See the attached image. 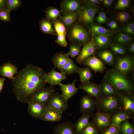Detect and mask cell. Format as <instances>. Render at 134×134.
Instances as JSON below:
<instances>
[{
	"label": "cell",
	"mask_w": 134,
	"mask_h": 134,
	"mask_svg": "<svg viewBox=\"0 0 134 134\" xmlns=\"http://www.w3.org/2000/svg\"><path fill=\"white\" fill-rule=\"evenodd\" d=\"M46 73L42 68L31 64L19 71L12 81V90L16 99L27 103L33 94L45 87Z\"/></svg>",
	"instance_id": "6da1fadb"
},
{
	"label": "cell",
	"mask_w": 134,
	"mask_h": 134,
	"mask_svg": "<svg viewBox=\"0 0 134 134\" xmlns=\"http://www.w3.org/2000/svg\"><path fill=\"white\" fill-rule=\"evenodd\" d=\"M104 78L110 83L117 91L134 96L133 82L128 76L113 68L106 70Z\"/></svg>",
	"instance_id": "7a4b0ae2"
},
{
	"label": "cell",
	"mask_w": 134,
	"mask_h": 134,
	"mask_svg": "<svg viewBox=\"0 0 134 134\" xmlns=\"http://www.w3.org/2000/svg\"><path fill=\"white\" fill-rule=\"evenodd\" d=\"M86 27L76 21L67 30L66 36L71 43L82 46L91 41V34L88 28L87 29Z\"/></svg>",
	"instance_id": "3957f363"
},
{
	"label": "cell",
	"mask_w": 134,
	"mask_h": 134,
	"mask_svg": "<svg viewBox=\"0 0 134 134\" xmlns=\"http://www.w3.org/2000/svg\"><path fill=\"white\" fill-rule=\"evenodd\" d=\"M96 99L97 112L110 116L122 110V106L117 95L101 97Z\"/></svg>",
	"instance_id": "277c9868"
},
{
	"label": "cell",
	"mask_w": 134,
	"mask_h": 134,
	"mask_svg": "<svg viewBox=\"0 0 134 134\" xmlns=\"http://www.w3.org/2000/svg\"><path fill=\"white\" fill-rule=\"evenodd\" d=\"M83 5L77 15V22L88 27L93 23L95 16L99 10L97 5L90 4L84 0Z\"/></svg>",
	"instance_id": "5b68a950"
},
{
	"label": "cell",
	"mask_w": 134,
	"mask_h": 134,
	"mask_svg": "<svg viewBox=\"0 0 134 134\" xmlns=\"http://www.w3.org/2000/svg\"><path fill=\"white\" fill-rule=\"evenodd\" d=\"M113 68L125 75L128 76L134 69V58L127 55L118 56L114 65Z\"/></svg>",
	"instance_id": "8992f818"
},
{
	"label": "cell",
	"mask_w": 134,
	"mask_h": 134,
	"mask_svg": "<svg viewBox=\"0 0 134 134\" xmlns=\"http://www.w3.org/2000/svg\"><path fill=\"white\" fill-rule=\"evenodd\" d=\"M55 91L54 88L51 86L41 88L31 95L27 103L30 101H35L46 105L53 96Z\"/></svg>",
	"instance_id": "52a82bcc"
},
{
	"label": "cell",
	"mask_w": 134,
	"mask_h": 134,
	"mask_svg": "<svg viewBox=\"0 0 134 134\" xmlns=\"http://www.w3.org/2000/svg\"><path fill=\"white\" fill-rule=\"evenodd\" d=\"M84 0H63L60 4V10L63 14L68 13L78 14L82 8Z\"/></svg>",
	"instance_id": "ba28073f"
},
{
	"label": "cell",
	"mask_w": 134,
	"mask_h": 134,
	"mask_svg": "<svg viewBox=\"0 0 134 134\" xmlns=\"http://www.w3.org/2000/svg\"><path fill=\"white\" fill-rule=\"evenodd\" d=\"M94 115L91 122L100 133L110 126V116L109 115L96 112Z\"/></svg>",
	"instance_id": "9c48e42d"
},
{
	"label": "cell",
	"mask_w": 134,
	"mask_h": 134,
	"mask_svg": "<svg viewBox=\"0 0 134 134\" xmlns=\"http://www.w3.org/2000/svg\"><path fill=\"white\" fill-rule=\"evenodd\" d=\"M82 47L80 53L76 58L77 61L79 64H82L88 58L95 55L98 50L92 37L90 41Z\"/></svg>",
	"instance_id": "30bf717a"
},
{
	"label": "cell",
	"mask_w": 134,
	"mask_h": 134,
	"mask_svg": "<svg viewBox=\"0 0 134 134\" xmlns=\"http://www.w3.org/2000/svg\"><path fill=\"white\" fill-rule=\"evenodd\" d=\"M46 106L53 108L62 113L68 107V101L65 100L58 93H55L46 104Z\"/></svg>",
	"instance_id": "8fae6325"
},
{
	"label": "cell",
	"mask_w": 134,
	"mask_h": 134,
	"mask_svg": "<svg viewBox=\"0 0 134 134\" xmlns=\"http://www.w3.org/2000/svg\"><path fill=\"white\" fill-rule=\"evenodd\" d=\"M117 95L122 105V110L134 116V96L118 91Z\"/></svg>",
	"instance_id": "7c38bea8"
},
{
	"label": "cell",
	"mask_w": 134,
	"mask_h": 134,
	"mask_svg": "<svg viewBox=\"0 0 134 134\" xmlns=\"http://www.w3.org/2000/svg\"><path fill=\"white\" fill-rule=\"evenodd\" d=\"M82 64L89 67L95 73L97 72L103 73L106 69L104 63L95 55L86 59Z\"/></svg>",
	"instance_id": "4fadbf2b"
},
{
	"label": "cell",
	"mask_w": 134,
	"mask_h": 134,
	"mask_svg": "<svg viewBox=\"0 0 134 134\" xmlns=\"http://www.w3.org/2000/svg\"><path fill=\"white\" fill-rule=\"evenodd\" d=\"M67 78L65 74L61 72L57 71L54 67L49 72L46 73L45 77L46 83H48L52 86L59 85L61 82L66 79Z\"/></svg>",
	"instance_id": "5bb4252c"
},
{
	"label": "cell",
	"mask_w": 134,
	"mask_h": 134,
	"mask_svg": "<svg viewBox=\"0 0 134 134\" xmlns=\"http://www.w3.org/2000/svg\"><path fill=\"white\" fill-rule=\"evenodd\" d=\"M80 112L82 114L93 112L96 109V100L88 95L83 96L80 102Z\"/></svg>",
	"instance_id": "9a60e30c"
},
{
	"label": "cell",
	"mask_w": 134,
	"mask_h": 134,
	"mask_svg": "<svg viewBox=\"0 0 134 134\" xmlns=\"http://www.w3.org/2000/svg\"><path fill=\"white\" fill-rule=\"evenodd\" d=\"M27 103V110L29 114L35 118L41 120L46 105L35 101H30Z\"/></svg>",
	"instance_id": "2e32d148"
},
{
	"label": "cell",
	"mask_w": 134,
	"mask_h": 134,
	"mask_svg": "<svg viewBox=\"0 0 134 134\" xmlns=\"http://www.w3.org/2000/svg\"><path fill=\"white\" fill-rule=\"evenodd\" d=\"M78 88L84 90L87 95L96 99L101 97L100 84L89 81L82 84Z\"/></svg>",
	"instance_id": "e0dca14e"
},
{
	"label": "cell",
	"mask_w": 134,
	"mask_h": 134,
	"mask_svg": "<svg viewBox=\"0 0 134 134\" xmlns=\"http://www.w3.org/2000/svg\"><path fill=\"white\" fill-rule=\"evenodd\" d=\"M62 113L51 107L46 106L41 120L49 122H59L61 120Z\"/></svg>",
	"instance_id": "ac0fdd59"
},
{
	"label": "cell",
	"mask_w": 134,
	"mask_h": 134,
	"mask_svg": "<svg viewBox=\"0 0 134 134\" xmlns=\"http://www.w3.org/2000/svg\"><path fill=\"white\" fill-rule=\"evenodd\" d=\"M18 73L17 67L9 61L0 67V75L4 77H8L12 81L15 78L14 75Z\"/></svg>",
	"instance_id": "d6986e66"
},
{
	"label": "cell",
	"mask_w": 134,
	"mask_h": 134,
	"mask_svg": "<svg viewBox=\"0 0 134 134\" xmlns=\"http://www.w3.org/2000/svg\"><path fill=\"white\" fill-rule=\"evenodd\" d=\"M76 81L75 79L71 83L64 84L61 83L59 85L62 92L61 96L66 100L68 101L77 93L78 89L75 86Z\"/></svg>",
	"instance_id": "ffe728a7"
},
{
	"label": "cell",
	"mask_w": 134,
	"mask_h": 134,
	"mask_svg": "<svg viewBox=\"0 0 134 134\" xmlns=\"http://www.w3.org/2000/svg\"><path fill=\"white\" fill-rule=\"evenodd\" d=\"M54 134H77L72 123L65 121L57 125L54 127Z\"/></svg>",
	"instance_id": "44dd1931"
},
{
	"label": "cell",
	"mask_w": 134,
	"mask_h": 134,
	"mask_svg": "<svg viewBox=\"0 0 134 134\" xmlns=\"http://www.w3.org/2000/svg\"><path fill=\"white\" fill-rule=\"evenodd\" d=\"M134 118V116L126 111L122 110H118L110 116V126L114 125L119 127L122 122Z\"/></svg>",
	"instance_id": "7402d4cb"
},
{
	"label": "cell",
	"mask_w": 134,
	"mask_h": 134,
	"mask_svg": "<svg viewBox=\"0 0 134 134\" xmlns=\"http://www.w3.org/2000/svg\"><path fill=\"white\" fill-rule=\"evenodd\" d=\"M97 57L104 63L110 66H114L116 59L113 52L106 49L100 50L97 53Z\"/></svg>",
	"instance_id": "603a6c76"
},
{
	"label": "cell",
	"mask_w": 134,
	"mask_h": 134,
	"mask_svg": "<svg viewBox=\"0 0 134 134\" xmlns=\"http://www.w3.org/2000/svg\"><path fill=\"white\" fill-rule=\"evenodd\" d=\"M99 84L101 97L117 95L118 91L110 83L104 78Z\"/></svg>",
	"instance_id": "cb8c5ba5"
},
{
	"label": "cell",
	"mask_w": 134,
	"mask_h": 134,
	"mask_svg": "<svg viewBox=\"0 0 134 134\" xmlns=\"http://www.w3.org/2000/svg\"><path fill=\"white\" fill-rule=\"evenodd\" d=\"M70 59L67 53L61 52L56 53L53 56L51 60L54 68L58 69L66 65Z\"/></svg>",
	"instance_id": "d4e9b609"
},
{
	"label": "cell",
	"mask_w": 134,
	"mask_h": 134,
	"mask_svg": "<svg viewBox=\"0 0 134 134\" xmlns=\"http://www.w3.org/2000/svg\"><path fill=\"white\" fill-rule=\"evenodd\" d=\"M110 36L103 35H93L94 41L98 50L105 49L109 47L112 43Z\"/></svg>",
	"instance_id": "484cf974"
},
{
	"label": "cell",
	"mask_w": 134,
	"mask_h": 134,
	"mask_svg": "<svg viewBox=\"0 0 134 134\" xmlns=\"http://www.w3.org/2000/svg\"><path fill=\"white\" fill-rule=\"evenodd\" d=\"M93 112L87 113L82 114V115L74 124L77 134H81L84 128L88 124L91 117L94 115Z\"/></svg>",
	"instance_id": "4316f807"
},
{
	"label": "cell",
	"mask_w": 134,
	"mask_h": 134,
	"mask_svg": "<svg viewBox=\"0 0 134 134\" xmlns=\"http://www.w3.org/2000/svg\"><path fill=\"white\" fill-rule=\"evenodd\" d=\"M89 31L93 35H103L111 36L114 33L101 26L94 24L88 27Z\"/></svg>",
	"instance_id": "83f0119b"
},
{
	"label": "cell",
	"mask_w": 134,
	"mask_h": 134,
	"mask_svg": "<svg viewBox=\"0 0 134 134\" xmlns=\"http://www.w3.org/2000/svg\"><path fill=\"white\" fill-rule=\"evenodd\" d=\"M39 25L40 29L43 33L52 35H57L53 28L52 22L46 18H42L40 20Z\"/></svg>",
	"instance_id": "f1b7e54d"
},
{
	"label": "cell",
	"mask_w": 134,
	"mask_h": 134,
	"mask_svg": "<svg viewBox=\"0 0 134 134\" xmlns=\"http://www.w3.org/2000/svg\"><path fill=\"white\" fill-rule=\"evenodd\" d=\"M77 15L76 13L63 14L58 19L64 26L67 30L77 21Z\"/></svg>",
	"instance_id": "f546056e"
},
{
	"label": "cell",
	"mask_w": 134,
	"mask_h": 134,
	"mask_svg": "<svg viewBox=\"0 0 134 134\" xmlns=\"http://www.w3.org/2000/svg\"><path fill=\"white\" fill-rule=\"evenodd\" d=\"M115 43L126 47L131 43L132 38L122 32L117 33L114 37Z\"/></svg>",
	"instance_id": "4dcf8cb0"
},
{
	"label": "cell",
	"mask_w": 134,
	"mask_h": 134,
	"mask_svg": "<svg viewBox=\"0 0 134 134\" xmlns=\"http://www.w3.org/2000/svg\"><path fill=\"white\" fill-rule=\"evenodd\" d=\"M80 68L74 64L72 59H70L66 65L58 69L66 75H69L77 73Z\"/></svg>",
	"instance_id": "1f68e13d"
},
{
	"label": "cell",
	"mask_w": 134,
	"mask_h": 134,
	"mask_svg": "<svg viewBox=\"0 0 134 134\" xmlns=\"http://www.w3.org/2000/svg\"><path fill=\"white\" fill-rule=\"evenodd\" d=\"M44 12L45 18L51 22L58 19L62 14L60 10L51 6L48 7Z\"/></svg>",
	"instance_id": "d6a6232c"
},
{
	"label": "cell",
	"mask_w": 134,
	"mask_h": 134,
	"mask_svg": "<svg viewBox=\"0 0 134 134\" xmlns=\"http://www.w3.org/2000/svg\"><path fill=\"white\" fill-rule=\"evenodd\" d=\"M77 73L79 75L80 79L82 84L90 81L93 76L91 69L88 67L80 68Z\"/></svg>",
	"instance_id": "836d02e7"
},
{
	"label": "cell",
	"mask_w": 134,
	"mask_h": 134,
	"mask_svg": "<svg viewBox=\"0 0 134 134\" xmlns=\"http://www.w3.org/2000/svg\"><path fill=\"white\" fill-rule=\"evenodd\" d=\"M121 134H134V128L128 119L122 122L119 127Z\"/></svg>",
	"instance_id": "e575fe53"
},
{
	"label": "cell",
	"mask_w": 134,
	"mask_h": 134,
	"mask_svg": "<svg viewBox=\"0 0 134 134\" xmlns=\"http://www.w3.org/2000/svg\"><path fill=\"white\" fill-rule=\"evenodd\" d=\"M52 22L57 35H63L66 36L67 30L62 23L58 19Z\"/></svg>",
	"instance_id": "d590c367"
},
{
	"label": "cell",
	"mask_w": 134,
	"mask_h": 134,
	"mask_svg": "<svg viewBox=\"0 0 134 134\" xmlns=\"http://www.w3.org/2000/svg\"><path fill=\"white\" fill-rule=\"evenodd\" d=\"M82 47L79 44L71 43L69 45V50L67 53V55L71 56L72 59L77 57L81 51Z\"/></svg>",
	"instance_id": "8d00e7d4"
},
{
	"label": "cell",
	"mask_w": 134,
	"mask_h": 134,
	"mask_svg": "<svg viewBox=\"0 0 134 134\" xmlns=\"http://www.w3.org/2000/svg\"><path fill=\"white\" fill-rule=\"evenodd\" d=\"M7 9L11 12L20 7L22 4L21 0H6Z\"/></svg>",
	"instance_id": "74e56055"
},
{
	"label": "cell",
	"mask_w": 134,
	"mask_h": 134,
	"mask_svg": "<svg viewBox=\"0 0 134 134\" xmlns=\"http://www.w3.org/2000/svg\"><path fill=\"white\" fill-rule=\"evenodd\" d=\"M112 50L115 54L119 55H124L126 52L125 47L122 46L112 43L110 46Z\"/></svg>",
	"instance_id": "f35d334b"
},
{
	"label": "cell",
	"mask_w": 134,
	"mask_h": 134,
	"mask_svg": "<svg viewBox=\"0 0 134 134\" xmlns=\"http://www.w3.org/2000/svg\"><path fill=\"white\" fill-rule=\"evenodd\" d=\"M91 122L89 121L81 134H100Z\"/></svg>",
	"instance_id": "ab89813d"
},
{
	"label": "cell",
	"mask_w": 134,
	"mask_h": 134,
	"mask_svg": "<svg viewBox=\"0 0 134 134\" xmlns=\"http://www.w3.org/2000/svg\"><path fill=\"white\" fill-rule=\"evenodd\" d=\"M123 33L130 36L134 34V23L131 22L124 26L122 28Z\"/></svg>",
	"instance_id": "60d3db41"
},
{
	"label": "cell",
	"mask_w": 134,
	"mask_h": 134,
	"mask_svg": "<svg viewBox=\"0 0 134 134\" xmlns=\"http://www.w3.org/2000/svg\"><path fill=\"white\" fill-rule=\"evenodd\" d=\"M10 12L6 9L0 10V21L4 22H10Z\"/></svg>",
	"instance_id": "b9f144b4"
},
{
	"label": "cell",
	"mask_w": 134,
	"mask_h": 134,
	"mask_svg": "<svg viewBox=\"0 0 134 134\" xmlns=\"http://www.w3.org/2000/svg\"><path fill=\"white\" fill-rule=\"evenodd\" d=\"M129 14L125 11L121 12L118 13L116 16V19L119 21L124 23L130 19Z\"/></svg>",
	"instance_id": "7bdbcfd3"
},
{
	"label": "cell",
	"mask_w": 134,
	"mask_h": 134,
	"mask_svg": "<svg viewBox=\"0 0 134 134\" xmlns=\"http://www.w3.org/2000/svg\"><path fill=\"white\" fill-rule=\"evenodd\" d=\"M130 3V1L128 0H119L117 2L114 9L123 10L128 7Z\"/></svg>",
	"instance_id": "ee69618b"
},
{
	"label": "cell",
	"mask_w": 134,
	"mask_h": 134,
	"mask_svg": "<svg viewBox=\"0 0 134 134\" xmlns=\"http://www.w3.org/2000/svg\"><path fill=\"white\" fill-rule=\"evenodd\" d=\"M100 134H121L119 127L114 126H110Z\"/></svg>",
	"instance_id": "f6af8a7d"
},
{
	"label": "cell",
	"mask_w": 134,
	"mask_h": 134,
	"mask_svg": "<svg viewBox=\"0 0 134 134\" xmlns=\"http://www.w3.org/2000/svg\"><path fill=\"white\" fill-rule=\"evenodd\" d=\"M65 35H58L57 39L55 42L61 46L66 47L68 45Z\"/></svg>",
	"instance_id": "bcb514c9"
},
{
	"label": "cell",
	"mask_w": 134,
	"mask_h": 134,
	"mask_svg": "<svg viewBox=\"0 0 134 134\" xmlns=\"http://www.w3.org/2000/svg\"><path fill=\"white\" fill-rule=\"evenodd\" d=\"M107 20L105 13L103 11H101L96 18L97 22L99 24H103L106 22Z\"/></svg>",
	"instance_id": "7dc6e473"
},
{
	"label": "cell",
	"mask_w": 134,
	"mask_h": 134,
	"mask_svg": "<svg viewBox=\"0 0 134 134\" xmlns=\"http://www.w3.org/2000/svg\"><path fill=\"white\" fill-rule=\"evenodd\" d=\"M100 0H86L84 1L92 5H97L100 4Z\"/></svg>",
	"instance_id": "c3c4849f"
},
{
	"label": "cell",
	"mask_w": 134,
	"mask_h": 134,
	"mask_svg": "<svg viewBox=\"0 0 134 134\" xmlns=\"http://www.w3.org/2000/svg\"><path fill=\"white\" fill-rule=\"evenodd\" d=\"M6 9V0H0V10Z\"/></svg>",
	"instance_id": "681fc988"
},
{
	"label": "cell",
	"mask_w": 134,
	"mask_h": 134,
	"mask_svg": "<svg viewBox=\"0 0 134 134\" xmlns=\"http://www.w3.org/2000/svg\"><path fill=\"white\" fill-rule=\"evenodd\" d=\"M5 80V79L4 77H1L0 78V95L2 90L4 83Z\"/></svg>",
	"instance_id": "f907efd6"
},
{
	"label": "cell",
	"mask_w": 134,
	"mask_h": 134,
	"mask_svg": "<svg viewBox=\"0 0 134 134\" xmlns=\"http://www.w3.org/2000/svg\"><path fill=\"white\" fill-rule=\"evenodd\" d=\"M102 1L103 4L107 6L110 5L113 1L112 0H103Z\"/></svg>",
	"instance_id": "816d5d0a"
},
{
	"label": "cell",
	"mask_w": 134,
	"mask_h": 134,
	"mask_svg": "<svg viewBox=\"0 0 134 134\" xmlns=\"http://www.w3.org/2000/svg\"><path fill=\"white\" fill-rule=\"evenodd\" d=\"M129 49L130 53L133 54L134 53V42L131 43L129 45Z\"/></svg>",
	"instance_id": "f5cc1de1"
},
{
	"label": "cell",
	"mask_w": 134,
	"mask_h": 134,
	"mask_svg": "<svg viewBox=\"0 0 134 134\" xmlns=\"http://www.w3.org/2000/svg\"><path fill=\"white\" fill-rule=\"evenodd\" d=\"M108 26L109 28L110 29H111L112 30H114L115 29L111 21H110L109 23L108 24Z\"/></svg>",
	"instance_id": "db71d44e"
},
{
	"label": "cell",
	"mask_w": 134,
	"mask_h": 134,
	"mask_svg": "<svg viewBox=\"0 0 134 134\" xmlns=\"http://www.w3.org/2000/svg\"><path fill=\"white\" fill-rule=\"evenodd\" d=\"M111 22L115 29H116L117 27V24L116 22L114 21H111Z\"/></svg>",
	"instance_id": "11a10c76"
}]
</instances>
